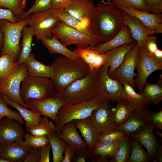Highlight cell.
Returning a JSON list of instances; mask_svg holds the SVG:
<instances>
[{
	"instance_id": "1",
	"label": "cell",
	"mask_w": 162,
	"mask_h": 162,
	"mask_svg": "<svg viewBox=\"0 0 162 162\" xmlns=\"http://www.w3.org/2000/svg\"><path fill=\"white\" fill-rule=\"evenodd\" d=\"M124 25L122 11L114 4L102 0L95 6L90 28L99 44L113 38Z\"/></svg>"
},
{
	"instance_id": "2",
	"label": "cell",
	"mask_w": 162,
	"mask_h": 162,
	"mask_svg": "<svg viewBox=\"0 0 162 162\" xmlns=\"http://www.w3.org/2000/svg\"><path fill=\"white\" fill-rule=\"evenodd\" d=\"M52 80L56 92L60 93L75 81L82 79L90 71L88 65L81 58L72 59L64 56L56 58L51 65Z\"/></svg>"
},
{
	"instance_id": "3",
	"label": "cell",
	"mask_w": 162,
	"mask_h": 162,
	"mask_svg": "<svg viewBox=\"0 0 162 162\" xmlns=\"http://www.w3.org/2000/svg\"><path fill=\"white\" fill-rule=\"evenodd\" d=\"M66 104L89 101L100 93L99 69L90 71L83 78L74 82L59 93Z\"/></svg>"
},
{
	"instance_id": "4",
	"label": "cell",
	"mask_w": 162,
	"mask_h": 162,
	"mask_svg": "<svg viewBox=\"0 0 162 162\" xmlns=\"http://www.w3.org/2000/svg\"><path fill=\"white\" fill-rule=\"evenodd\" d=\"M109 101L100 93L92 100L75 104H66L60 109L55 122V134L58 136L61 129L66 123L72 121L88 117L98 108L109 103Z\"/></svg>"
},
{
	"instance_id": "5",
	"label": "cell",
	"mask_w": 162,
	"mask_h": 162,
	"mask_svg": "<svg viewBox=\"0 0 162 162\" xmlns=\"http://www.w3.org/2000/svg\"><path fill=\"white\" fill-rule=\"evenodd\" d=\"M28 75L24 63H18L5 77L0 79V94L6 96L11 101L30 109L20 96V88L22 81Z\"/></svg>"
},
{
	"instance_id": "6",
	"label": "cell",
	"mask_w": 162,
	"mask_h": 162,
	"mask_svg": "<svg viewBox=\"0 0 162 162\" xmlns=\"http://www.w3.org/2000/svg\"><path fill=\"white\" fill-rule=\"evenodd\" d=\"M28 19V16L14 23L5 20L0 21V29L4 35L3 44L0 48V56L3 54H10L17 60L21 52L20 40L22 30Z\"/></svg>"
},
{
	"instance_id": "7",
	"label": "cell",
	"mask_w": 162,
	"mask_h": 162,
	"mask_svg": "<svg viewBox=\"0 0 162 162\" xmlns=\"http://www.w3.org/2000/svg\"><path fill=\"white\" fill-rule=\"evenodd\" d=\"M56 92L51 79L29 75L22 82L20 88L21 97L26 103L29 99H43Z\"/></svg>"
},
{
	"instance_id": "8",
	"label": "cell",
	"mask_w": 162,
	"mask_h": 162,
	"mask_svg": "<svg viewBox=\"0 0 162 162\" xmlns=\"http://www.w3.org/2000/svg\"><path fill=\"white\" fill-rule=\"evenodd\" d=\"M28 16L26 25L31 28L37 39L40 40L51 38L53 30L60 22L56 11L53 8L33 13Z\"/></svg>"
},
{
	"instance_id": "9",
	"label": "cell",
	"mask_w": 162,
	"mask_h": 162,
	"mask_svg": "<svg viewBox=\"0 0 162 162\" xmlns=\"http://www.w3.org/2000/svg\"><path fill=\"white\" fill-rule=\"evenodd\" d=\"M136 69L137 73L134 82L140 93L149 75L155 71L162 70V62L148 54L143 47H140Z\"/></svg>"
},
{
	"instance_id": "10",
	"label": "cell",
	"mask_w": 162,
	"mask_h": 162,
	"mask_svg": "<svg viewBox=\"0 0 162 162\" xmlns=\"http://www.w3.org/2000/svg\"><path fill=\"white\" fill-rule=\"evenodd\" d=\"M52 34L66 47L73 44L77 47L93 46L99 44L95 38L88 36L61 21L53 30Z\"/></svg>"
},
{
	"instance_id": "11",
	"label": "cell",
	"mask_w": 162,
	"mask_h": 162,
	"mask_svg": "<svg viewBox=\"0 0 162 162\" xmlns=\"http://www.w3.org/2000/svg\"><path fill=\"white\" fill-rule=\"evenodd\" d=\"M26 103L34 112L46 117L55 122L60 109L66 104L61 94L57 92L43 99H29Z\"/></svg>"
},
{
	"instance_id": "12",
	"label": "cell",
	"mask_w": 162,
	"mask_h": 162,
	"mask_svg": "<svg viewBox=\"0 0 162 162\" xmlns=\"http://www.w3.org/2000/svg\"><path fill=\"white\" fill-rule=\"evenodd\" d=\"M140 46L136 42L128 52L122 63L112 74L110 77L119 81L122 83H127L135 90L134 78Z\"/></svg>"
},
{
	"instance_id": "13",
	"label": "cell",
	"mask_w": 162,
	"mask_h": 162,
	"mask_svg": "<svg viewBox=\"0 0 162 162\" xmlns=\"http://www.w3.org/2000/svg\"><path fill=\"white\" fill-rule=\"evenodd\" d=\"M109 62L108 59L99 69L100 93L108 101L118 102L122 100V84L108 75Z\"/></svg>"
},
{
	"instance_id": "14",
	"label": "cell",
	"mask_w": 162,
	"mask_h": 162,
	"mask_svg": "<svg viewBox=\"0 0 162 162\" xmlns=\"http://www.w3.org/2000/svg\"><path fill=\"white\" fill-rule=\"evenodd\" d=\"M99 136L110 130H114L116 126L113 120L112 107L109 103L94 110L88 117Z\"/></svg>"
},
{
	"instance_id": "15",
	"label": "cell",
	"mask_w": 162,
	"mask_h": 162,
	"mask_svg": "<svg viewBox=\"0 0 162 162\" xmlns=\"http://www.w3.org/2000/svg\"><path fill=\"white\" fill-rule=\"evenodd\" d=\"M120 10L137 19L154 34L162 33V14L148 12L136 9L116 6Z\"/></svg>"
},
{
	"instance_id": "16",
	"label": "cell",
	"mask_w": 162,
	"mask_h": 162,
	"mask_svg": "<svg viewBox=\"0 0 162 162\" xmlns=\"http://www.w3.org/2000/svg\"><path fill=\"white\" fill-rule=\"evenodd\" d=\"M0 120V144L23 140L26 130L22 123L8 118Z\"/></svg>"
},
{
	"instance_id": "17",
	"label": "cell",
	"mask_w": 162,
	"mask_h": 162,
	"mask_svg": "<svg viewBox=\"0 0 162 162\" xmlns=\"http://www.w3.org/2000/svg\"><path fill=\"white\" fill-rule=\"evenodd\" d=\"M95 7L92 0H73L64 10L83 25L90 28L91 21Z\"/></svg>"
},
{
	"instance_id": "18",
	"label": "cell",
	"mask_w": 162,
	"mask_h": 162,
	"mask_svg": "<svg viewBox=\"0 0 162 162\" xmlns=\"http://www.w3.org/2000/svg\"><path fill=\"white\" fill-rule=\"evenodd\" d=\"M32 148L26 144L23 140L0 144V158L9 162H23Z\"/></svg>"
},
{
	"instance_id": "19",
	"label": "cell",
	"mask_w": 162,
	"mask_h": 162,
	"mask_svg": "<svg viewBox=\"0 0 162 162\" xmlns=\"http://www.w3.org/2000/svg\"><path fill=\"white\" fill-rule=\"evenodd\" d=\"M150 112L144 108L134 112L129 118L123 124L116 126L115 130H120L126 135L137 133L143 129L149 123Z\"/></svg>"
},
{
	"instance_id": "20",
	"label": "cell",
	"mask_w": 162,
	"mask_h": 162,
	"mask_svg": "<svg viewBox=\"0 0 162 162\" xmlns=\"http://www.w3.org/2000/svg\"><path fill=\"white\" fill-rule=\"evenodd\" d=\"M122 11L124 24L128 28L132 37L140 47L143 46L147 37L154 34L145 27L136 18Z\"/></svg>"
},
{
	"instance_id": "21",
	"label": "cell",
	"mask_w": 162,
	"mask_h": 162,
	"mask_svg": "<svg viewBox=\"0 0 162 162\" xmlns=\"http://www.w3.org/2000/svg\"><path fill=\"white\" fill-rule=\"evenodd\" d=\"M135 42H136L132 37L128 28L124 25L119 32L110 40L94 46H90L93 50L100 54L124 44Z\"/></svg>"
},
{
	"instance_id": "22",
	"label": "cell",
	"mask_w": 162,
	"mask_h": 162,
	"mask_svg": "<svg viewBox=\"0 0 162 162\" xmlns=\"http://www.w3.org/2000/svg\"><path fill=\"white\" fill-rule=\"evenodd\" d=\"M154 128L149 122L142 130L132 134L133 137L144 146L147 150L149 159L154 160L159 146L153 131Z\"/></svg>"
},
{
	"instance_id": "23",
	"label": "cell",
	"mask_w": 162,
	"mask_h": 162,
	"mask_svg": "<svg viewBox=\"0 0 162 162\" xmlns=\"http://www.w3.org/2000/svg\"><path fill=\"white\" fill-rule=\"evenodd\" d=\"M57 136L75 149L87 147L77 131L74 121L65 124L61 129L60 133Z\"/></svg>"
},
{
	"instance_id": "24",
	"label": "cell",
	"mask_w": 162,
	"mask_h": 162,
	"mask_svg": "<svg viewBox=\"0 0 162 162\" xmlns=\"http://www.w3.org/2000/svg\"><path fill=\"white\" fill-rule=\"evenodd\" d=\"M122 84V100L125 102L134 112L143 109L149 104L144 97L136 92L130 85L126 82Z\"/></svg>"
},
{
	"instance_id": "25",
	"label": "cell",
	"mask_w": 162,
	"mask_h": 162,
	"mask_svg": "<svg viewBox=\"0 0 162 162\" xmlns=\"http://www.w3.org/2000/svg\"><path fill=\"white\" fill-rule=\"evenodd\" d=\"M77 128L83 137L88 148L92 152L98 142L99 135L89 118L74 120Z\"/></svg>"
},
{
	"instance_id": "26",
	"label": "cell",
	"mask_w": 162,
	"mask_h": 162,
	"mask_svg": "<svg viewBox=\"0 0 162 162\" xmlns=\"http://www.w3.org/2000/svg\"><path fill=\"white\" fill-rule=\"evenodd\" d=\"M23 63L26 67L29 75L53 79V70L51 65H45L38 61L33 54L31 53Z\"/></svg>"
},
{
	"instance_id": "27",
	"label": "cell",
	"mask_w": 162,
	"mask_h": 162,
	"mask_svg": "<svg viewBox=\"0 0 162 162\" xmlns=\"http://www.w3.org/2000/svg\"><path fill=\"white\" fill-rule=\"evenodd\" d=\"M2 94L8 105L16 109L22 116L25 121V130L27 132H28L29 129L39 124L41 118L40 115L11 101L6 96Z\"/></svg>"
},
{
	"instance_id": "28",
	"label": "cell",
	"mask_w": 162,
	"mask_h": 162,
	"mask_svg": "<svg viewBox=\"0 0 162 162\" xmlns=\"http://www.w3.org/2000/svg\"><path fill=\"white\" fill-rule=\"evenodd\" d=\"M40 41L50 54L58 53L73 60L80 58L76 52L70 50L64 45L54 34L50 38H44Z\"/></svg>"
},
{
	"instance_id": "29",
	"label": "cell",
	"mask_w": 162,
	"mask_h": 162,
	"mask_svg": "<svg viewBox=\"0 0 162 162\" xmlns=\"http://www.w3.org/2000/svg\"><path fill=\"white\" fill-rule=\"evenodd\" d=\"M158 81L153 83L147 82L143 86L141 94L148 104H157L162 100V76L161 74Z\"/></svg>"
},
{
	"instance_id": "30",
	"label": "cell",
	"mask_w": 162,
	"mask_h": 162,
	"mask_svg": "<svg viewBox=\"0 0 162 162\" xmlns=\"http://www.w3.org/2000/svg\"><path fill=\"white\" fill-rule=\"evenodd\" d=\"M135 43L124 44L111 51L108 59L110 62L108 74L110 76L122 63L129 50Z\"/></svg>"
},
{
	"instance_id": "31",
	"label": "cell",
	"mask_w": 162,
	"mask_h": 162,
	"mask_svg": "<svg viewBox=\"0 0 162 162\" xmlns=\"http://www.w3.org/2000/svg\"><path fill=\"white\" fill-rule=\"evenodd\" d=\"M56 11L61 21L88 36L95 38L90 28L83 25L79 21L66 12L64 9Z\"/></svg>"
},
{
	"instance_id": "32",
	"label": "cell",
	"mask_w": 162,
	"mask_h": 162,
	"mask_svg": "<svg viewBox=\"0 0 162 162\" xmlns=\"http://www.w3.org/2000/svg\"><path fill=\"white\" fill-rule=\"evenodd\" d=\"M22 49L18 59L19 64H23L28 58L32 51V44L34 36L31 28L26 25L22 30Z\"/></svg>"
},
{
	"instance_id": "33",
	"label": "cell",
	"mask_w": 162,
	"mask_h": 162,
	"mask_svg": "<svg viewBox=\"0 0 162 162\" xmlns=\"http://www.w3.org/2000/svg\"><path fill=\"white\" fill-rule=\"evenodd\" d=\"M112 110L113 122L116 126L124 123L134 112L130 107L122 100L112 107Z\"/></svg>"
},
{
	"instance_id": "34",
	"label": "cell",
	"mask_w": 162,
	"mask_h": 162,
	"mask_svg": "<svg viewBox=\"0 0 162 162\" xmlns=\"http://www.w3.org/2000/svg\"><path fill=\"white\" fill-rule=\"evenodd\" d=\"M133 137L132 134L126 135L110 162H127L130 153Z\"/></svg>"
},
{
	"instance_id": "35",
	"label": "cell",
	"mask_w": 162,
	"mask_h": 162,
	"mask_svg": "<svg viewBox=\"0 0 162 162\" xmlns=\"http://www.w3.org/2000/svg\"><path fill=\"white\" fill-rule=\"evenodd\" d=\"M52 149L53 162H62L63 154L68 144L59 138L55 134L47 136Z\"/></svg>"
},
{
	"instance_id": "36",
	"label": "cell",
	"mask_w": 162,
	"mask_h": 162,
	"mask_svg": "<svg viewBox=\"0 0 162 162\" xmlns=\"http://www.w3.org/2000/svg\"><path fill=\"white\" fill-rule=\"evenodd\" d=\"M28 132L34 136H47L55 134V126L48 117L45 116L41 117L38 125L29 129Z\"/></svg>"
},
{
	"instance_id": "37",
	"label": "cell",
	"mask_w": 162,
	"mask_h": 162,
	"mask_svg": "<svg viewBox=\"0 0 162 162\" xmlns=\"http://www.w3.org/2000/svg\"><path fill=\"white\" fill-rule=\"evenodd\" d=\"M122 140L110 143L97 142L93 149L92 153L94 155L112 158L114 156Z\"/></svg>"
},
{
	"instance_id": "38",
	"label": "cell",
	"mask_w": 162,
	"mask_h": 162,
	"mask_svg": "<svg viewBox=\"0 0 162 162\" xmlns=\"http://www.w3.org/2000/svg\"><path fill=\"white\" fill-rule=\"evenodd\" d=\"M149 159L147 153L143 149L140 143L133 137L130 153L127 162H148Z\"/></svg>"
},
{
	"instance_id": "39",
	"label": "cell",
	"mask_w": 162,
	"mask_h": 162,
	"mask_svg": "<svg viewBox=\"0 0 162 162\" xmlns=\"http://www.w3.org/2000/svg\"><path fill=\"white\" fill-rule=\"evenodd\" d=\"M74 51L76 52L80 57L88 65L90 71L94 70L93 67V63L98 53L93 50L89 46H76Z\"/></svg>"
},
{
	"instance_id": "40",
	"label": "cell",
	"mask_w": 162,
	"mask_h": 162,
	"mask_svg": "<svg viewBox=\"0 0 162 162\" xmlns=\"http://www.w3.org/2000/svg\"><path fill=\"white\" fill-rule=\"evenodd\" d=\"M52 1L36 0L30 8L17 18L18 21L26 18L32 14L45 11L52 8Z\"/></svg>"
},
{
	"instance_id": "41",
	"label": "cell",
	"mask_w": 162,
	"mask_h": 162,
	"mask_svg": "<svg viewBox=\"0 0 162 162\" xmlns=\"http://www.w3.org/2000/svg\"><path fill=\"white\" fill-rule=\"evenodd\" d=\"M18 63L13 56L8 54L0 56V78L6 76Z\"/></svg>"
},
{
	"instance_id": "42",
	"label": "cell",
	"mask_w": 162,
	"mask_h": 162,
	"mask_svg": "<svg viewBox=\"0 0 162 162\" xmlns=\"http://www.w3.org/2000/svg\"><path fill=\"white\" fill-rule=\"evenodd\" d=\"M115 5L131 9H136L151 12L143 0H106Z\"/></svg>"
},
{
	"instance_id": "43",
	"label": "cell",
	"mask_w": 162,
	"mask_h": 162,
	"mask_svg": "<svg viewBox=\"0 0 162 162\" xmlns=\"http://www.w3.org/2000/svg\"><path fill=\"white\" fill-rule=\"evenodd\" d=\"M24 139L25 143L33 148H41L49 143L47 136H34L28 133L25 134Z\"/></svg>"
},
{
	"instance_id": "44",
	"label": "cell",
	"mask_w": 162,
	"mask_h": 162,
	"mask_svg": "<svg viewBox=\"0 0 162 162\" xmlns=\"http://www.w3.org/2000/svg\"><path fill=\"white\" fill-rule=\"evenodd\" d=\"M8 105L4 100L2 94H0V115L14 119L23 124H25V121L19 112L10 109Z\"/></svg>"
},
{
	"instance_id": "45",
	"label": "cell",
	"mask_w": 162,
	"mask_h": 162,
	"mask_svg": "<svg viewBox=\"0 0 162 162\" xmlns=\"http://www.w3.org/2000/svg\"><path fill=\"white\" fill-rule=\"evenodd\" d=\"M123 132L120 130H110L100 135L97 142L110 143L123 139L126 135Z\"/></svg>"
},
{
	"instance_id": "46",
	"label": "cell",
	"mask_w": 162,
	"mask_h": 162,
	"mask_svg": "<svg viewBox=\"0 0 162 162\" xmlns=\"http://www.w3.org/2000/svg\"><path fill=\"white\" fill-rule=\"evenodd\" d=\"M22 0H0V7L7 8L11 10L14 16L18 18L25 12L21 6Z\"/></svg>"
},
{
	"instance_id": "47",
	"label": "cell",
	"mask_w": 162,
	"mask_h": 162,
	"mask_svg": "<svg viewBox=\"0 0 162 162\" xmlns=\"http://www.w3.org/2000/svg\"><path fill=\"white\" fill-rule=\"evenodd\" d=\"M94 157L92 152L88 147L75 149L71 162H85L89 159L91 160Z\"/></svg>"
},
{
	"instance_id": "48",
	"label": "cell",
	"mask_w": 162,
	"mask_h": 162,
	"mask_svg": "<svg viewBox=\"0 0 162 162\" xmlns=\"http://www.w3.org/2000/svg\"><path fill=\"white\" fill-rule=\"evenodd\" d=\"M142 47L148 54L152 56L158 49L156 37L153 35H149Z\"/></svg>"
},
{
	"instance_id": "49",
	"label": "cell",
	"mask_w": 162,
	"mask_h": 162,
	"mask_svg": "<svg viewBox=\"0 0 162 162\" xmlns=\"http://www.w3.org/2000/svg\"><path fill=\"white\" fill-rule=\"evenodd\" d=\"M149 122L154 129H162V110L150 113Z\"/></svg>"
},
{
	"instance_id": "50",
	"label": "cell",
	"mask_w": 162,
	"mask_h": 162,
	"mask_svg": "<svg viewBox=\"0 0 162 162\" xmlns=\"http://www.w3.org/2000/svg\"><path fill=\"white\" fill-rule=\"evenodd\" d=\"M151 13L160 14L162 12V0H143Z\"/></svg>"
},
{
	"instance_id": "51",
	"label": "cell",
	"mask_w": 162,
	"mask_h": 162,
	"mask_svg": "<svg viewBox=\"0 0 162 162\" xmlns=\"http://www.w3.org/2000/svg\"><path fill=\"white\" fill-rule=\"evenodd\" d=\"M41 148H32L27 154L23 162H39Z\"/></svg>"
},
{
	"instance_id": "52",
	"label": "cell",
	"mask_w": 162,
	"mask_h": 162,
	"mask_svg": "<svg viewBox=\"0 0 162 162\" xmlns=\"http://www.w3.org/2000/svg\"><path fill=\"white\" fill-rule=\"evenodd\" d=\"M2 20H7L13 23L18 21V18L14 16L11 10L0 8V21Z\"/></svg>"
},
{
	"instance_id": "53",
	"label": "cell",
	"mask_w": 162,
	"mask_h": 162,
	"mask_svg": "<svg viewBox=\"0 0 162 162\" xmlns=\"http://www.w3.org/2000/svg\"><path fill=\"white\" fill-rule=\"evenodd\" d=\"M73 0H52V8L56 10L64 9L72 3Z\"/></svg>"
},
{
	"instance_id": "54",
	"label": "cell",
	"mask_w": 162,
	"mask_h": 162,
	"mask_svg": "<svg viewBox=\"0 0 162 162\" xmlns=\"http://www.w3.org/2000/svg\"><path fill=\"white\" fill-rule=\"evenodd\" d=\"M107 60L108 58L105 53H99L95 57L93 63L94 70L99 69Z\"/></svg>"
},
{
	"instance_id": "55",
	"label": "cell",
	"mask_w": 162,
	"mask_h": 162,
	"mask_svg": "<svg viewBox=\"0 0 162 162\" xmlns=\"http://www.w3.org/2000/svg\"><path fill=\"white\" fill-rule=\"evenodd\" d=\"M51 149L50 144L49 143L46 146L41 148L40 157L39 162H50V152Z\"/></svg>"
},
{
	"instance_id": "56",
	"label": "cell",
	"mask_w": 162,
	"mask_h": 162,
	"mask_svg": "<svg viewBox=\"0 0 162 162\" xmlns=\"http://www.w3.org/2000/svg\"><path fill=\"white\" fill-rule=\"evenodd\" d=\"M74 151L75 148L68 144L64 152V156H63L62 162H71Z\"/></svg>"
},
{
	"instance_id": "57",
	"label": "cell",
	"mask_w": 162,
	"mask_h": 162,
	"mask_svg": "<svg viewBox=\"0 0 162 162\" xmlns=\"http://www.w3.org/2000/svg\"><path fill=\"white\" fill-rule=\"evenodd\" d=\"M162 151L161 147L159 146L155 156L156 155V158H155L154 161L155 162H161L162 161Z\"/></svg>"
},
{
	"instance_id": "58",
	"label": "cell",
	"mask_w": 162,
	"mask_h": 162,
	"mask_svg": "<svg viewBox=\"0 0 162 162\" xmlns=\"http://www.w3.org/2000/svg\"><path fill=\"white\" fill-rule=\"evenodd\" d=\"M158 60L162 62V50L158 49L152 56Z\"/></svg>"
},
{
	"instance_id": "59",
	"label": "cell",
	"mask_w": 162,
	"mask_h": 162,
	"mask_svg": "<svg viewBox=\"0 0 162 162\" xmlns=\"http://www.w3.org/2000/svg\"><path fill=\"white\" fill-rule=\"evenodd\" d=\"M4 43V35L3 32L0 29V48L3 46Z\"/></svg>"
},
{
	"instance_id": "60",
	"label": "cell",
	"mask_w": 162,
	"mask_h": 162,
	"mask_svg": "<svg viewBox=\"0 0 162 162\" xmlns=\"http://www.w3.org/2000/svg\"><path fill=\"white\" fill-rule=\"evenodd\" d=\"M26 1L27 0H22L21 6V8L22 9L24 10L26 8Z\"/></svg>"
},
{
	"instance_id": "61",
	"label": "cell",
	"mask_w": 162,
	"mask_h": 162,
	"mask_svg": "<svg viewBox=\"0 0 162 162\" xmlns=\"http://www.w3.org/2000/svg\"><path fill=\"white\" fill-rule=\"evenodd\" d=\"M155 134L156 135H158L160 137H161V138L162 137V134L161 133L158 132V131H155Z\"/></svg>"
},
{
	"instance_id": "62",
	"label": "cell",
	"mask_w": 162,
	"mask_h": 162,
	"mask_svg": "<svg viewBox=\"0 0 162 162\" xmlns=\"http://www.w3.org/2000/svg\"><path fill=\"white\" fill-rule=\"evenodd\" d=\"M0 162H9L8 160L0 158Z\"/></svg>"
},
{
	"instance_id": "63",
	"label": "cell",
	"mask_w": 162,
	"mask_h": 162,
	"mask_svg": "<svg viewBox=\"0 0 162 162\" xmlns=\"http://www.w3.org/2000/svg\"><path fill=\"white\" fill-rule=\"evenodd\" d=\"M4 117V116H1V115H0V120L2 119V118H3V117Z\"/></svg>"
},
{
	"instance_id": "64",
	"label": "cell",
	"mask_w": 162,
	"mask_h": 162,
	"mask_svg": "<svg viewBox=\"0 0 162 162\" xmlns=\"http://www.w3.org/2000/svg\"><path fill=\"white\" fill-rule=\"evenodd\" d=\"M1 79L0 78V79Z\"/></svg>"
}]
</instances>
